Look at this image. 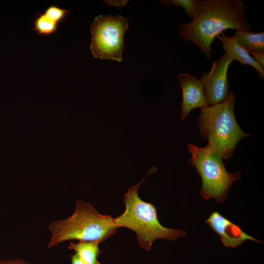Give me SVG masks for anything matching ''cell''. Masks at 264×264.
Wrapping results in <instances>:
<instances>
[{
  "label": "cell",
  "mask_w": 264,
  "mask_h": 264,
  "mask_svg": "<svg viewBox=\"0 0 264 264\" xmlns=\"http://www.w3.org/2000/svg\"><path fill=\"white\" fill-rule=\"evenodd\" d=\"M245 3L242 0H198L197 13L191 22L179 26V35L197 45L209 59L215 39L225 30L251 31Z\"/></svg>",
  "instance_id": "obj_1"
},
{
  "label": "cell",
  "mask_w": 264,
  "mask_h": 264,
  "mask_svg": "<svg viewBox=\"0 0 264 264\" xmlns=\"http://www.w3.org/2000/svg\"><path fill=\"white\" fill-rule=\"evenodd\" d=\"M155 171V168H151L139 183L129 188L127 192L124 195L125 211L119 217L113 219L114 223L118 228L125 227L134 231L141 248L148 251L157 239L173 241L186 235L183 230L162 226L158 220L156 207L139 197L138 191L140 186L150 174Z\"/></svg>",
  "instance_id": "obj_2"
},
{
  "label": "cell",
  "mask_w": 264,
  "mask_h": 264,
  "mask_svg": "<svg viewBox=\"0 0 264 264\" xmlns=\"http://www.w3.org/2000/svg\"><path fill=\"white\" fill-rule=\"evenodd\" d=\"M113 219L110 215L100 214L92 205L77 200L71 216L49 224L51 237L47 247L70 240L103 242L118 229Z\"/></svg>",
  "instance_id": "obj_3"
},
{
  "label": "cell",
  "mask_w": 264,
  "mask_h": 264,
  "mask_svg": "<svg viewBox=\"0 0 264 264\" xmlns=\"http://www.w3.org/2000/svg\"><path fill=\"white\" fill-rule=\"evenodd\" d=\"M236 96L230 92L222 102L201 109L198 116L199 133L208 140V145L223 159L234 155L240 141L250 135L239 126L235 118L234 106Z\"/></svg>",
  "instance_id": "obj_4"
},
{
  "label": "cell",
  "mask_w": 264,
  "mask_h": 264,
  "mask_svg": "<svg viewBox=\"0 0 264 264\" xmlns=\"http://www.w3.org/2000/svg\"><path fill=\"white\" fill-rule=\"evenodd\" d=\"M187 146L191 154L188 162L196 169L202 179L200 195L206 200L213 198L219 203L223 202L233 182L240 178L241 173H228L223 159L208 145L204 147L192 144Z\"/></svg>",
  "instance_id": "obj_5"
},
{
  "label": "cell",
  "mask_w": 264,
  "mask_h": 264,
  "mask_svg": "<svg viewBox=\"0 0 264 264\" xmlns=\"http://www.w3.org/2000/svg\"><path fill=\"white\" fill-rule=\"evenodd\" d=\"M128 27L127 17L104 15L95 17L89 28V49L94 58L121 62L124 36Z\"/></svg>",
  "instance_id": "obj_6"
},
{
  "label": "cell",
  "mask_w": 264,
  "mask_h": 264,
  "mask_svg": "<svg viewBox=\"0 0 264 264\" xmlns=\"http://www.w3.org/2000/svg\"><path fill=\"white\" fill-rule=\"evenodd\" d=\"M233 61L225 52L212 63L209 72L202 73L200 79L204 87L208 106L221 103L227 97L230 93L227 72Z\"/></svg>",
  "instance_id": "obj_7"
},
{
  "label": "cell",
  "mask_w": 264,
  "mask_h": 264,
  "mask_svg": "<svg viewBox=\"0 0 264 264\" xmlns=\"http://www.w3.org/2000/svg\"><path fill=\"white\" fill-rule=\"evenodd\" d=\"M179 85L182 89L181 105V120L186 118L193 110L207 107L206 95L202 83L196 75L189 73H179L177 75Z\"/></svg>",
  "instance_id": "obj_8"
},
{
  "label": "cell",
  "mask_w": 264,
  "mask_h": 264,
  "mask_svg": "<svg viewBox=\"0 0 264 264\" xmlns=\"http://www.w3.org/2000/svg\"><path fill=\"white\" fill-rule=\"evenodd\" d=\"M205 221L220 236L225 246L237 247L246 240L261 242L218 212L212 213Z\"/></svg>",
  "instance_id": "obj_9"
},
{
  "label": "cell",
  "mask_w": 264,
  "mask_h": 264,
  "mask_svg": "<svg viewBox=\"0 0 264 264\" xmlns=\"http://www.w3.org/2000/svg\"><path fill=\"white\" fill-rule=\"evenodd\" d=\"M217 37L221 42L225 53L234 61H237L242 65L252 66L257 71L259 77L264 79V68L250 55L247 50L239 45L232 37H228L222 33Z\"/></svg>",
  "instance_id": "obj_10"
},
{
  "label": "cell",
  "mask_w": 264,
  "mask_h": 264,
  "mask_svg": "<svg viewBox=\"0 0 264 264\" xmlns=\"http://www.w3.org/2000/svg\"><path fill=\"white\" fill-rule=\"evenodd\" d=\"M99 241H79L78 242H70L68 248L74 250L87 264H100L98 257L101 251Z\"/></svg>",
  "instance_id": "obj_11"
},
{
  "label": "cell",
  "mask_w": 264,
  "mask_h": 264,
  "mask_svg": "<svg viewBox=\"0 0 264 264\" xmlns=\"http://www.w3.org/2000/svg\"><path fill=\"white\" fill-rule=\"evenodd\" d=\"M239 45L246 50L264 52V32H251L238 30L232 37Z\"/></svg>",
  "instance_id": "obj_12"
},
{
  "label": "cell",
  "mask_w": 264,
  "mask_h": 264,
  "mask_svg": "<svg viewBox=\"0 0 264 264\" xmlns=\"http://www.w3.org/2000/svg\"><path fill=\"white\" fill-rule=\"evenodd\" d=\"M33 24V30L40 35L48 36L54 33L58 29L59 23L43 13H38Z\"/></svg>",
  "instance_id": "obj_13"
},
{
  "label": "cell",
  "mask_w": 264,
  "mask_h": 264,
  "mask_svg": "<svg viewBox=\"0 0 264 264\" xmlns=\"http://www.w3.org/2000/svg\"><path fill=\"white\" fill-rule=\"evenodd\" d=\"M161 3L164 5H175L181 6L185 10L187 16L193 20L197 15L198 0H164Z\"/></svg>",
  "instance_id": "obj_14"
},
{
  "label": "cell",
  "mask_w": 264,
  "mask_h": 264,
  "mask_svg": "<svg viewBox=\"0 0 264 264\" xmlns=\"http://www.w3.org/2000/svg\"><path fill=\"white\" fill-rule=\"evenodd\" d=\"M70 11V10L62 9L56 5H52L48 7L43 13L59 23L67 16Z\"/></svg>",
  "instance_id": "obj_15"
},
{
  "label": "cell",
  "mask_w": 264,
  "mask_h": 264,
  "mask_svg": "<svg viewBox=\"0 0 264 264\" xmlns=\"http://www.w3.org/2000/svg\"><path fill=\"white\" fill-rule=\"evenodd\" d=\"M249 53L253 56V58L264 68V52L252 51L248 50Z\"/></svg>",
  "instance_id": "obj_16"
},
{
  "label": "cell",
  "mask_w": 264,
  "mask_h": 264,
  "mask_svg": "<svg viewBox=\"0 0 264 264\" xmlns=\"http://www.w3.org/2000/svg\"><path fill=\"white\" fill-rule=\"evenodd\" d=\"M0 264H29L27 262L20 259L4 260L0 261Z\"/></svg>",
  "instance_id": "obj_17"
},
{
  "label": "cell",
  "mask_w": 264,
  "mask_h": 264,
  "mask_svg": "<svg viewBox=\"0 0 264 264\" xmlns=\"http://www.w3.org/2000/svg\"><path fill=\"white\" fill-rule=\"evenodd\" d=\"M71 264H87L76 253L70 255Z\"/></svg>",
  "instance_id": "obj_18"
}]
</instances>
